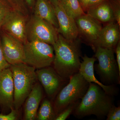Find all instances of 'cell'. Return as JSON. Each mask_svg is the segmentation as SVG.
<instances>
[{"label": "cell", "mask_w": 120, "mask_h": 120, "mask_svg": "<svg viewBox=\"0 0 120 120\" xmlns=\"http://www.w3.org/2000/svg\"><path fill=\"white\" fill-rule=\"evenodd\" d=\"M81 40H69L59 34L53 45L54 58L52 65L57 73L64 79L69 80L79 72L81 62Z\"/></svg>", "instance_id": "cell-1"}, {"label": "cell", "mask_w": 120, "mask_h": 120, "mask_svg": "<svg viewBox=\"0 0 120 120\" xmlns=\"http://www.w3.org/2000/svg\"><path fill=\"white\" fill-rule=\"evenodd\" d=\"M114 97L107 94L100 86L90 83L87 91L72 114L78 119L94 115L103 120L114 104Z\"/></svg>", "instance_id": "cell-2"}, {"label": "cell", "mask_w": 120, "mask_h": 120, "mask_svg": "<svg viewBox=\"0 0 120 120\" xmlns=\"http://www.w3.org/2000/svg\"><path fill=\"white\" fill-rule=\"evenodd\" d=\"M14 85L13 106L18 110L22 106L37 82L35 69L25 63L11 65Z\"/></svg>", "instance_id": "cell-3"}, {"label": "cell", "mask_w": 120, "mask_h": 120, "mask_svg": "<svg viewBox=\"0 0 120 120\" xmlns=\"http://www.w3.org/2000/svg\"><path fill=\"white\" fill-rule=\"evenodd\" d=\"M94 57L98 63L94 65V71L101 82L106 86H117L120 84V71L114 56V49L98 47Z\"/></svg>", "instance_id": "cell-4"}, {"label": "cell", "mask_w": 120, "mask_h": 120, "mask_svg": "<svg viewBox=\"0 0 120 120\" xmlns=\"http://www.w3.org/2000/svg\"><path fill=\"white\" fill-rule=\"evenodd\" d=\"M89 84L79 72L71 77L54 101V109L57 116L69 105L80 100L87 91Z\"/></svg>", "instance_id": "cell-5"}, {"label": "cell", "mask_w": 120, "mask_h": 120, "mask_svg": "<svg viewBox=\"0 0 120 120\" xmlns=\"http://www.w3.org/2000/svg\"><path fill=\"white\" fill-rule=\"evenodd\" d=\"M24 46L25 64L38 69L51 66L53 64L54 53L52 45L34 41H28Z\"/></svg>", "instance_id": "cell-6"}, {"label": "cell", "mask_w": 120, "mask_h": 120, "mask_svg": "<svg viewBox=\"0 0 120 120\" xmlns=\"http://www.w3.org/2000/svg\"><path fill=\"white\" fill-rule=\"evenodd\" d=\"M28 41L43 42L53 45L58 39V29L46 20L36 15L28 19L26 26Z\"/></svg>", "instance_id": "cell-7"}, {"label": "cell", "mask_w": 120, "mask_h": 120, "mask_svg": "<svg viewBox=\"0 0 120 120\" xmlns=\"http://www.w3.org/2000/svg\"><path fill=\"white\" fill-rule=\"evenodd\" d=\"M36 73L37 79L50 98H53L56 97L69 81L61 77L51 66L39 69Z\"/></svg>", "instance_id": "cell-8"}, {"label": "cell", "mask_w": 120, "mask_h": 120, "mask_svg": "<svg viewBox=\"0 0 120 120\" xmlns=\"http://www.w3.org/2000/svg\"><path fill=\"white\" fill-rule=\"evenodd\" d=\"M28 19V16L18 11L12 10L5 18L1 30L24 44L28 41L26 31Z\"/></svg>", "instance_id": "cell-9"}, {"label": "cell", "mask_w": 120, "mask_h": 120, "mask_svg": "<svg viewBox=\"0 0 120 120\" xmlns=\"http://www.w3.org/2000/svg\"><path fill=\"white\" fill-rule=\"evenodd\" d=\"M1 42L3 54L9 64L24 63V46L22 42L4 31Z\"/></svg>", "instance_id": "cell-10"}, {"label": "cell", "mask_w": 120, "mask_h": 120, "mask_svg": "<svg viewBox=\"0 0 120 120\" xmlns=\"http://www.w3.org/2000/svg\"><path fill=\"white\" fill-rule=\"evenodd\" d=\"M75 20L79 37L91 47L102 28L101 22L86 13Z\"/></svg>", "instance_id": "cell-11"}, {"label": "cell", "mask_w": 120, "mask_h": 120, "mask_svg": "<svg viewBox=\"0 0 120 120\" xmlns=\"http://www.w3.org/2000/svg\"><path fill=\"white\" fill-rule=\"evenodd\" d=\"M51 3L54 8L58 21V33L68 40L77 39L79 34L75 19L67 15L60 1Z\"/></svg>", "instance_id": "cell-12"}, {"label": "cell", "mask_w": 120, "mask_h": 120, "mask_svg": "<svg viewBox=\"0 0 120 120\" xmlns=\"http://www.w3.org/2000/svg\"><path fill=\"white\" fill-rule=\"evenodd\" d=\"M82 61L81 62L79 72L89 83H94L100 86L103 90L110 95L114 97L117 95L119 89L117 86H106L99 82L94 75V65L97 59L94 57H90L86 54L82 57Z\"/></svg>", "instance_id": "cell-13"}, {"label": "cell", "mask_w": 120, "mask_h": 120, "mask_svg": "<svg viewBox=\"0 0 120 120\" xmlns=\"http://www.w3.org/2000/svg\"><path fill=\"white\" fill-rule=\"evenodd\" d=\"M102 27L97 40L91 46L94 51L96 47L115 49L120 41V27L118 23L113 21L107 23Z\"/></svg>", "instance_id": "cell-14"}, {"label": "cell", "mask_w": 120, "mask_h": 120, "mask_svg": "<svg viewBox=\"0 0 120 120\" xmlns=\"http://www.w3.org/2000/svg\"><path fill=\"white\" fill-rule=\"evenodd\" d=\"M14 85L10 68L0 74V105L11 109L13 106Z\"/></svg>", "instance_id": "cell-15"}, {"label": "cell", "mask_w": 120, "mask_h": 120, "mask_svg": "<svg viewBox=\"0 0 120 120\" xmlns=\"http://www.w3.org/2000/svg\"><path fill=\"white\" fill-rule=\"evenodd\" d=\"M42 97V88L39 83L36 82L26 99L24 107L25 120H35L37 117L38 106Z\"/></svg>", "instance_id": "cell-16"}, {"label": "cell", "mask_w": 120, "mask_h": 120, "mask_svg": "<svg viewBox=\"0 0 120 120\" xmlns=\"http://www.w3.org/2000/svg\"><path fill=\"white\" fill-rule=\"evenodd\" d=\"M34 14L46 20L58 29V24L53 5L49 0H36Z\"/></svg>", "instance_id": "cell-17"}, {"label": "cell", "mask_w": 120, "mask_h": 120, "mask_svg": "<svg viewBox=\"0 0 120 120\" xmlns=\"http://www.w3.org/2000/svg\"><path fill=\"white\" fill-rule=\"evenodd\" d=\"M108 0L105 1L89 9L86 13L100 22L108 23L115 21L112 4Z\"/></svg>", "instance_id": "cell-18"}, {"label": "cell", "mask_w": 120, "mask_h": 120, "mask_svg": "<svg viewBox=\"0 0 120 120\" xmlns=\"http://www.w3.org/2000/svg\"><path fill=\"white\" fill-rule=\"evenodd\" d=\"M59 1L67 15L75 19L86 13L79 0H60Z\"/></svg>", "instance_id": "cell-19"}, {"label": "cell", "mask_w": 120, "mask_h": 120, "mask_svg": "<svg viewBox=\"0 0 120 120\" xmlns=\"http://www.w3.org/2000/svg\"><path fill=\"white\" fill-rule=\"evenodd\" d=\"M57 115L54 111L53 105L49 99L43 100L37 116L38 120H55Z\"/></svg>", "instance_id": "cell-20"}, {"label": "cell", "mask_w": 120, "mask_h": 120, "mask_svg": "<svg viewBox=\"0 0 120 120\" xmlns=\"http://www.w3.org/2000/svg\"><path fill=\"white\" fill-rule=\"evenodd\" d=\"M14 10L29 16L27 7L24 0H6Z\"/></svg>", "instance_id": "cell-21"}, {"label": "cell", "mask_w": 120, "mask_h": 120, "mask_svg": "<svg viewBox=\"0 0 120 120\" xmlns=\"http://www.w3.org/2000/svg\"><path fill=\"white\" fill-rule=\"evenodd\" d=\"M12 10L14 9L6 0H0V32L5 18Z\"/></svg>", "instance_id": "cell-22"}, {"label": "cell", "mask_w": 120, "mask_h": 120, "mask_svg": "<svg viewBox=\"0 0 120 120\" xmlns=\"http://www.w3.org/2000/svg\"><path fill=\"white\" fill-rule=\"evenodd\" d=\"M80 100L69 105L68 107L57 116L55 120H66L71 114L73 113L75 109L79 103Z\"/></svg>", "instance_id": "cell-23"}, {"label": "cell", "mask_w": 120, "mask_h": 120, "mask_svg": "<svg viewBox=\"0 0 120 120\" xmlns=\"http://www.w3.org/2000/svg\"><path fill=\"white\" fill-rule=\"evenodd\" d=\"M106 0H79L83 10L85 13L89 9L95 7Z\"/></svg>", "instance_id": "cell-24"}, {"label": "cell", "mask_w": 120, "mask_h": 120, "mask_svg": "<svg viewBox=\"0 0 120 120\" xmlns=\"http://www.w3.org/2000/svg\"><path fill=\"white\" fill-rule=\"evenodd\" d=\"M106 117V120H120V106L116 107L114 104L108 112Z\"/></svg>", "instance_id": "cell-25"}, {"label": "cell", "mask_w": 120, "mask_h": 120, "mask_svg": "<svg viewBox=\"0 0 120 120\" xmlns=\"http://www.w3.org/2000/svg\"><path fill=\"white\" fill-rule=\"evenodd\" d=\"M11 112L7 115L0 113V120H17L19 116L18 110L12 108Z\"/></svg>", "instance_id": "cell-26"}, {"label": "cell", "mask_w": 120, "mask_h": 120, "mask_svg": "<svg viewBox=\"0 0 120 120\" xmlns=\"http://www.w3.org/2000/svg\"><path fill=\"white\" fill-rule=\"evenodd\" d=\"M11 65L6 60L3 54L1 49V42L0 40V74L5 69L10 68Z\"/></svg>", "instance_id": "cell-27"}, {"label": "cell", "mask_w": 120, "mask_h": 120, "mask_svg": "<svg viewBox=\"0 0 120 120\" xmlns=\"http://www.w3.org/2000/svg\"><path fill=\"white\" fill-rule=\"evenodd\" d=\"M115 4H112L115 21L120 26V2L114 1Z\"/></svg>", "instance_id": "cell-28"}, {"label": "cell", "mask_w": 120, "mask_h": 120, "mask_svg": "<svg viewBox=\"0 0 120 120\" xmlns=\"http://www.w3.org/2000/svg\"><path fill=\"white\" fill-rule=\"evenodd\" d=\"M114 52L116 53V62L119 71H120V42H118L114 49Z\"/></svg>", "instance_id": "cell-29"}, {"label": "cell", "mask_w": 120, "mask_h": 120, "mask_svg": "<svg viewBox=\"0 0 120 120\" xmlns=\"http://www.w3.org/2000/svg\"><path fill=\"white\" fill-rule=\"evenodd\" d=\"M26 5H27L28 8L31 10H34L35 4V0H24Z\"/></svg>", "instance_id": "cell-30"}, {"label": "cell", "mask_w": 120, "mask_h": 120, "mask_svg": "<svg viewBox=\"0 0 120 120\" xmlns=\"http://www.w3.org/2000/svg\"><path fill=\"white\" fill-rule=\"evenodd\" d=\"M51 2H56V1H59L60 0H49Z\"/></svg>", "instance_id": "cell-31"}, {"label": "cell", "mask_w": 120, "mask_h": 120, "mask_svg": "<svg viewBox=\"0 0 120 120\" xmlns=\"http://www.w3.org/2000/svg\"><path fill=\"white\" fill-rule=\"evenodd\" d=\"M112 0L116 2H120V0Z\"/></svg>", "instance_id": "cell-32"}]
</instances>
